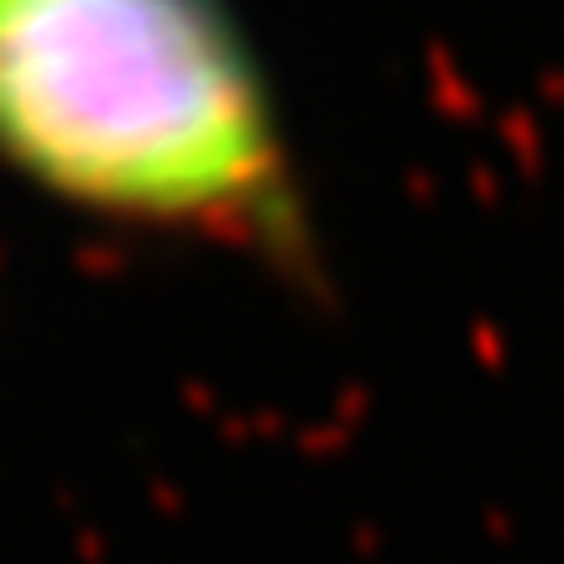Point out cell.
Segmentation results:
<instances>
[{
	"label": "cell",
	"mask_w": 564,
	"mask_h": 564,
	"mask_svg": "<svg viewBox=\"0 0 564 564\" xmlns=\"http://www.w3.org/2000/svg\"><path fill=\"white\" fill-rule=\"evenodd\" d=\"M0 173L110 230L319 278L293 137L230 0H0Z\"/></svg>",
	"instance_id": "obj_1"
}]
</instances>
